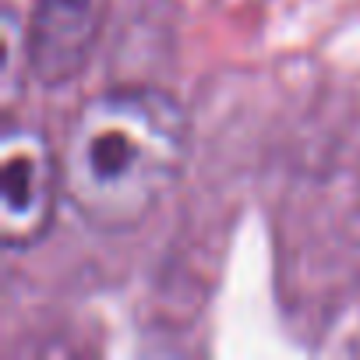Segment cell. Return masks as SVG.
I'll use <instances>...</instances> for the list:
<instances>
[{"label":"cell","instance_id":"6da1fadb","mask_svg":"<svg viewBox=\"0 0 360 360\" xmlns=\"http://www.w3.org/2000/svg\"><path fill=\"white\" fill-rule=\"evenodd\" d=\"M188 159V120L159 89H110L68 124L60 180L68 205L96 230L141 226L173 191Z\"/></svg>","mask_w":360,"mask_h":360},{"label":"cell","instance_id":"3957f363","mask_svg":"<svg viewBox=\"0 0 360 360\" xmlns=\"http://www.w3.org/2000/svg\"><path fill=\"white\" fill-rule=\"evenodd\" d=\"M96 36V0H39L25 25V71L43 85H64L89 64Z\"/></svg>","mask_w":360,"mask_h":360},{"label":"cell","instance_id":"7a4b0ae2","mask_svg":"<svg viewBox=\"0 0 360 360\" xmlns=\"http://www.w3.org/2000/svg\"><path fill=\"white\" fill-rule=\"evenodd\" d=\"M57 195H64L60 152H53L36 127L8 120L0 138V240L4 248H32L50 230Z\"/></svg>","mask_w":360,"mask_h":360}]
</instances>
